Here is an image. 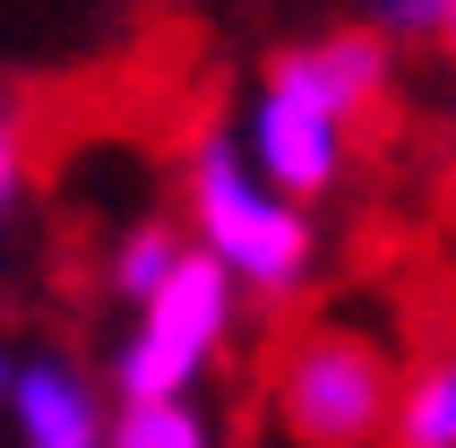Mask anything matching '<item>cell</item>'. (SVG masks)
I'll use <instances>...</instances> for the list:
<instances>
[{
  "instance_id": "6da1fadb",
  "label": "cell",
  "mask_w": 456,
  "mask_h": 448,
  "mask_svg": "<svg viewBox=\"0 0 456 448\" xmlns=\"http://www.w3.org/2000/svg\"><path fill=\"white\" fill-rule=\"evenodd\" d=\"M387 70L396 61H387L379 26H345V35H319V44L284 52L250 95V129H241L250 173L267 190H284L293 207L328 199L336 181H345L362 112L387 95Z\"/></svg>"
},
{
  "instance_id": "7a4b0ae2",
  "label": "cell",
  "mask_w": 456,
  "mask_h": 448,
  "mask_svg": "<svg viewBox=\"0 0 456 448\" xmlns=\"http://www.w3.org/2000/svg\"><path fill=\"white\" fill-rule=\"evenodd\" d=\"M190 233L216 268L241 285V294H302L310 268H319V233H310V207H293L284 190L250 173L241 138H207L190 155Z\"/></svg>"
},
{
  "instance_id": "3957f363",
  "label": "cell",
  "mask_w": 456,
  "mask_h": 448,
  "mask_svg": "<svg viewBox=\"0 0 456 448\" xmlns=\"http://www.w3.org/2000/svg\"><path fill=\"white\" fill-rule=\"evenodd\" d=\"M267 405L293 448H379L396 414V353L345 319H319L276 353Z\"/></svg>"
},
{
  "instance_id": "277c9868",
  "label": "cell",
  "mask_w": 456,
  "mask_h": 448,
  "mask_svg": "<svg viewBox=\"0 0 456 448\" xmlns=\"http://www.w3.org/2000/svg\"><path fill=\"white\" fill-rule=\"evenodd\" d=\"M232 319H241V285L190 242L181 268L129 311V336L112 353V388L121 397H199V379L232 345Z\"/></svg>"
},
{
  "instance_id": "5b68a950",
  "label": "cell",
  "mask_w": 456,
  "mask_h": 448,
  "mask_svg": "<svg viewBox=\"0 0 456 448\" xmlns=\"http://www.w3.org/2000/svg\"><path fill=\"white\" fill-rule=\"evenodd\" d=\"M9 431H18V448H103V397L95 379L77 371V362H61V353H35V362H18L9 371Z\"/></svg>"
},
{
  "instance_id": "8992f818",
  "label": "cell",
  "mask_w": 456,
  "mask_h": 448,
  "mask_svg": "<svg viewBox=\"0 0 456 448\" xmlns=\"http://www.w3.org/2000/svg\"><path fill=\"white\" fill-rule=\"evenodd\" d=\"M396 448H456V353H431L396 371V414H387Z\"/></svg>"
},
{
  "instance_id": "52a82bcc",
  "label": "cell",
  "mask_w": 456,
  "mask_h": 448,
  "mask_svg": "<svg viewBox=\"0 0 456 448\" xmlns=\"http://www.w3.org/2000/svg\"><path fill=\"white\" fill-rule=\"evenodd\" d=\"M103 448H216V423L199 397H121L103 423Z\"/></svg>"
},
{
  "instance_id": "ba28073f",
  "label": "cell",
  "mask_w": 456,
  "mask_h": 448,
  "mask_svg": "<svg viewBox=\"0 0 456 448\" xmlns=\"http://www.w3.org/2000/svg\"><path fill=\"white\" fill-rule=\"evenodd\" d=\"M181 250H190V242H181L173 224H129V233H121V250H112V294L138 311V302H147L155 285L181 268Z\"/></svg>"
},
{
  "instance_id": "9c48e42d",
  "label": "cell",
  "mask_w": 456,
  "mask_h": 448,
  "mask_svg": "<svg viewBox=\"0 0 456 448\" xmlns=\"http://www.w3.org/2000/svg\"><path fill=\"white\" fill-rule=\"evenodd\" d=\"M18 190H26V147H18V121H0V224L18 207Z\"/></svg>"
},
{
  "instance_id": "30bf717a",
  "label": "cell",
  "mask_w": 456,
  "mask_h": 448,
  "mask_svg": "<svg viewBox=\"0 0 456 448\" xmlns=\"http://www.w3.org/2000/svg\"><path fill=\"white\" fill-rule=\"evenodd\" d=\"M439 9H448V0H379V26H396V35H431Z\"/></svg>"
},
{
  "instance_id": "8fae6325",
  "label": "cell",
  "mask_w": 456,
  "mask_h": 448,
  "mask_svg": "<svg viewBox=\"0 0 456 448\" xmlns=\"http://www.w3.org/2000/svg\"><path fill=\"white\" fill-rule=\"evenodd\" d=\"M431 35H439V44H456V0L439 9V26H431Z\"/></svg>"
},
{
  "instance_id": "7c38bea8",
  "label": "cell",
  "mask_w": 456,
  "mask_h": 448,
  "mask_svg": "<svg viewBox=\"0 0 456 448\" xmlns=\"http://www.w3.org/2000/svg\"><path fill=\"white\" fill-rule=\"evenodd\" d=\"M9 371H18V362H9V353H0V397H9Z\"/></svg>"
}]
</instances>
